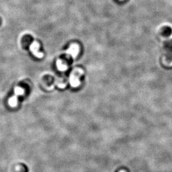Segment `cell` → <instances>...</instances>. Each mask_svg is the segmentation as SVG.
<instances>
[{
  "mask_svg": "<svg viewBox=\"0 0 172 172\" xmlns=\"http://www.w3.org/2000/svg\"><path fill=\"white\" fill-rule=\"evenodd\" d=\"M38 45L36 43H34L31 45L30 47V49L31 50L32 52L34 54V55L37 56L38 58H41L43 56V54L38 53Z\"/></svg>",
  "mask_w": 172,
  "mask_h": 172,
  "instance_id": "1",
  "label": "cell"
},
{
  "mask_svg": "<svg viewBox=\"0 0 172 172\" xmlns=\"http://www.w3.org/2000/svg\"><path fill=\"white\" fill-rule=\"evenodd\" d=\"M162 34L165 37H168L172 34V29L169 26H165L162 29Z\"/></svg>",
  "mask_w": 172,
  "mask_h": 172,
  "instance_id": "2",
  "label": "cell"
},
{
  "mask_svg": "<svg viewBox=\"0 0 172 172\" xmlns=\"http://www.w3.org/2000/svg\"><path fill=\"white\" fill-rule=\"evenodd\" d=\"M18 96L15 94V96L12 97L11 98H10V100H9V105L11 106H15L17 104V97Z\"/></svg>",
  "mask_w": 172,
  "mask_h": 172,
  "instance_id": "3",
  "label": "cell"
},
{
  "mask_svg": "<svg viewBox=\"0 0 172 172\" xmlns=\"http://www.w3.org/2000/svg\"><path fill=\"white\" fill-rule=\"evenodd\" d=\"M164 47L167 50L172 52V40L167 41L164 43Z\"/></svg>",
  "mask_w": 172,
  "mask_h": 172,
  "instance_id": "4",
  "label": "cell"
},
{
  "mask_svg": "<svg viewBox=\"0 0 172 172\" xmlns=\"http://www.w3.org/2000/svg\"><path fill=\"white\" fill-rule=\"evenodd\" d=\"M75 50H77L76 48L75 47H72L67 52V53H69L72 54V56L74 57V55H75L76 53L78 52H75Z\"/></svg>",
  "mask_w": 172,
  "mask_h": 172,
  "instance_id": "5",
  "label": "cell"
},
{
  "mask_svg": "<svg viewBox=\"0 0 172 172\" xmlns=\"http://www.w3.org/2000/svg\"><path fill=\"white\" fill-rule=\"evenodd\" d=\"M57 67H58V69L60 70V71H64V70H65L66 69V67L62 64V63L60 60L57 61Z\"/></svg>",
  "mask_w": 172,
  "mask_h": 172,
  "instance_id": "6",
  "label": "cell"
},
{
  "mask_svg": "<svg viewBox=\"0 0 172 172\" xmlns=\"http://www.w3.org/2000/svg\"><path fill=\"white\" fill-rule=\"evenodd\" d=\"M1 22H2V20H1V18L0 17V25L1 24Z\"/></svg>",
  "mask_w": 172,
  "mask_h": 172,
  "instance_id": "7",
  "label": "cell"
},
{
  "mask_svg": "<svg viewBox=\"0 0 172 172\" xmlns=\"http://www.w3.org/2000/svg\"><path fill=\"white\" fill-rule=\"evenodd\" d=\"M123 172V171H122V172Z\"/></svg>",
  "mask_w": 172,
  "mask_h": 172,
  "instance_id": "8",
  "label": "cell"
}]
</instances>
